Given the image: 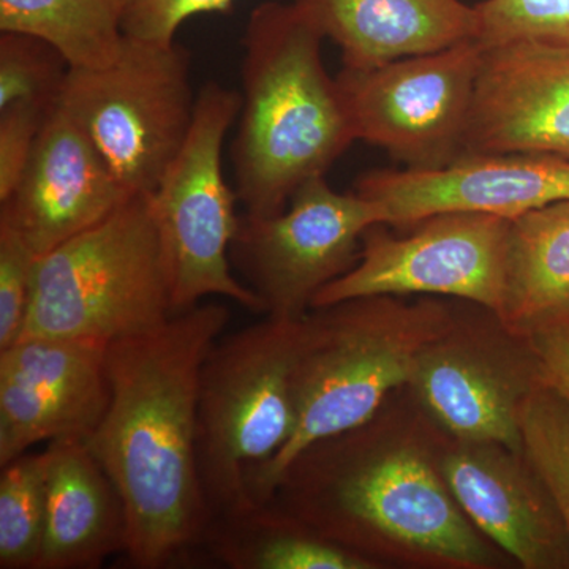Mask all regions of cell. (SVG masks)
<instances>
[{
    "instance_id": "cell-13",
    "label": "cell",
    "mask_w": 569,
    "mask_h": 569,
    "mask_svg": "<svg viewBox=\"0 0 569 569\" xmlns=\"http://www.w3.org/2000/svg\"><path fill=\"white\" fill-rule=\"evenodd\" d=\"M355 192L383 208L387 224L408 228L443 212L515 220L569 200V160L541 153H471L438 170H376Z\"/></svg>"
},
{
    "instance_id": "cell-12",
    "label": "cell",
    "mask_w": 569,
    "mask_h": 569,
    "mask_svg": "<svg viewBox=\"0 0 569 569\" xmlns=\"http://www.w3.org/2000/svg\"><path fill=\"white\" fill-rule=\"evenodd\" d=\"M107 348L32 336L0 350V467L43 441L91 437L110 406Z\"/></svg>"
},
{
    "instance_id": "cell-19",
    "label": "cell",
    "mask_w": 569,
    "mask_h": 569,
    "mask_svg": "<svg viewBox=\"0 0 569 569\" xmlns=\"http://www.w3.org/2000/svg\"><path fill=\"white\" fill-rule=\"evenodd\" d=\"M47 523L39 569H93L127 550V516L118 489L84 440L44 449Z\"/></svg>"
},
{
    "instance_id": "cell-30",
    "label": "cell",
    "mask_w": 569,
    "mask_h": 569,
    "mask_svg": "<svg viewBox=\"0 0 569 569\" xmlns=\"http://www.w3.org/2000/svg\"><path fill=\"white\" fill-rule=\"evenodd\" d=\"M539 381L569 403V329L550 326L531 335Z\"/></svg>"
},
{
    "instance_id": "cell-18",
    "label": "cell",
    "mask_w": 569,
    "mask_h": 569,
    "mask_svg": "<svg viewBox=\"0 0 569 569\" xmlns=\"http://www.w3.org/2000/svg\"><path fill=\"white\" fill-rule=\"evenodd\" d=\"M343 66L366 69L477 39L478 14L463 0H293Z\"/></svg>"
},
{
    "instance_id": "cell-20",
    "label": "cell",
    "mask_w": 569,
    "mask_h": 569,
    "mask_svg": "<svg viewBox=\"0 0 569 569\" xmlns=\"http://www.w3.org/2000/svg\"><path fill=\"white\" fill-rule=\"evenodd\" d=\"M569 317V200L511 220L501 325L531 336Z\"/></svg>"
},
{
    "instance_id": "cell-24",
    "label": "cell",
    "mask_w": 569,
    "mask_h": 569,
    "mask_svg": "<svg viewBox=\"0 0 569 569\" xmlns=\"http://www.w3.org/2000/svg\"><path fill=\"white\" fill-rule=\"evenodd\" d=\"M522 448L569 541V403L541 381L523 408Z\"/></svg>"
},
{
    "instance_id": "cell-22",
    "label": "cell",
    "mask_w": 569,
    "mask_h": 569,
    "mask_svg": "<svg viewBox=\"0 0 569 569\" xmlns=\"http://www.w3.org/2000/svg\"><path fill=\"white\" fill-rule=\"evenodd\" d=\"M0 31L39 37L81 69L110 66L123 40L114 0H0Z\"/></svg>"
},
{
    "instance_id": "cell-8",
    "label": "cell",
    "mask_w": 569,
    "mask_h": 569,
    "mask_svg": "<svg viewBox=\"0 0 569 569\" xmlns=\"http://www.w3.org/2000/svg\"><path fill=\"white\" fill-rule=\"evenodd\" d=\"M241 104V92L219 82L203 86L186 144L149 194L174 313L192 309L208 296H223L250 312L266 313L260 296L231 271L238 194L224 181L222 148Z\"/></svg>"
},
{
    "instance_id": "cell-31",
    "label": "cell",
    "mask_w": 569,
    "mask_h": 569,
    "mask_svg": "<svg viewBox=\"0 0 569 569\" xmlns=\"http://www.w3.org/2000/svg\"><path fill=\"white\" fill-rule=\"evenodd\" d=\"M114 2L118 3V7L121 9L122 13L123 6H126V0H114Z\"/></svg>"
},
{
    "instance_id": "cell-11",
    "label": "cell",
    "mask_w": 569,
    "mask_h": 569,
    "mask_svg": "<svg viewBox=\"0 0 569 569\" xmlns=\"http://www.w3.org/2000/svg\"><path fill=\"white\" fill-rule=\"evenodd\" d=\"M362 236L350 271L321 288L312 309L372 296H449L485 307L500 320L507 295L511 220L478 212H443L388 234Z\"/></svg>"
},
{
    "instance_id": "cell-14",
    "label": "cell",
    "mask_w": 569,
    "mask_h": 569,
    "mask_svg": "<svg viewBox=\"0 0 569 569\" xmlns=\"http://www.w3.org/2000/svg\"><path fill=\"white\" fill-rule=\"evenodd\" d=\"M130 198L91 138L58 102L20 182L0 203V223L41 257L103 222Z\"/></svg>"
},
{
    "instance_id": "cell-1",
    "label": "cell",
    "mask_w": 569,
    "mask_h": 569,
    "mask_svg": "<svg viewBox=\"0 0 569 569\" xmlns=\"http://www.w3.org/2000/svg\"><path fill=\"white\" fill-rule=\"evenodd\" d=\"M228 321L227 306L200 302L107 348L110 406L84 441L122 498L134 568H171L204 548L212 515L198 471L201 369Z\"/></svg>"
},
{
    "instance_id": "cell-27",
    "label": "cell",
    "mask_w": 569,
    "mask_h": 569,
    "mask_svg": "<svg viewBox=\"0 0 569 569\" xmlns=\"http://www.w3.org/2000/svg\"><path fill=\"white\" fill-rule=\"evenodd\" d=\"M39 258L20 233L0 223V350L22 335Z\"/></svg>"
},
{
    "instance_id": "cell-2",
    "label": "cell",
    "mask_w": 569,
    "mask_h": 569,
    "mask_svg": "<svg viewBox=\"0 0 569 569\" xmlns=\"http://www.w3.org/2000/svg\"><path fill=\"white\" fill-rule=\"evenodd\" d=\"M325 36L296 2L254 7L242 37V104L231 146L236 194L250 216H276L296 190L355 142Z\"/></svg>"
},
{
    "instance_id": "cell-21",
    "label": "cell",
    "mask_w": 569,
    "mask_h": 569,
    "mask_svg": "<svg viewBox=\"0 0 569 569\" xmlns=\"http://www.w3.org/2000/svg\"><path fill=\"white\" fill-rule=\"evenodd\" d=\"M271 503L212 520L204 548L231 569H370L372 561L318 531L293 529Z\"/></svg>"
},
{
    "instance_id": "cell-9",
    "label": "cell",
    "mask_w": 569,
    "mask_h": 569,
    "mask_svg": "<svg viewBox=\"0 0 569 569\" xmlns=\"http://www.w3.org/2000/svg\"><path fill=\"white\" fill-rule=\"evenodd\" d=\"M481 47L462 41L337 74L355 141L387 151L407 170L448 167L463 156Z\"/></svg>"
},
{
    "instance_id": "cell-25",
    "label": "cell",
    "mask_w": 569,
    "mask_h": 569,
    "mask_svg": "<svg viewBox=\"0 0 569 569\" xmlns=\"http://www.w3.org/2000/svg\"><path fill=\"white\" fill-rule=\"evenodd\" d=\"M70 66L48 41L28 33L0 36V110L32 103L51 110L61 96Z\"/></svg>"
},
{
    "instance_id": "cell-15",
    "label": "cell",
    "mask_w": 569,
    "mask_h": 569,
    "mask_svg": "<svg viewBox=\"0 0 569 569\" xmlns=\"http://www.w3.org/2000/svg\"><path fill=\"white\" fill-rule=\"evenodd\" d=\"M471 153H541L569 160V48H481L463 149V156Z\"/></svg>"
},
{
    "instance_id": "cell-6",
    "label": "cell",
    "mask_w": 569,
    "mask_h": 569,
    "mask_svg": "<svg viewBox=\"0 0 569 569\" xmlns=\"http://www.w3.org/2000/svg\"><path fill=\"white\" fill-rule=\"evenodd\" d=\"M302 320L264 321L220 337L201 369L198 471L212 520L253 507L246 473L284 447L296 425Z\"/></svg>"
},
{
    "instance_id": "cell-28",
    "label": "cell",
    "mask_w": 569,
    "mask_h": 569,
    "mask_svg": "<svg viewBox=\"0 0 569 569\" xmlns=\"http://www.w3.org/2000/svg\"><path fill=\"white\" fill-rule=\"evenodd\" d=\"M233 0H126L123 36L171 43L183 21L197 14L228 13Z\"/></svg>"
},
{
    "instance_id": "cell-7",
    "label": "cell",
    "mask_w": 569,
    "mask_h": 569,
    "mask_svg": "<svg viewBox=\"0 0 569 569\" xmlns=\"http://www.w3.org/2000/svg\"><path fill=\"white\" fill-rule=\"evenodd\" d=\"M59 104L91 138L130 194H151L192 129L197 96L181 44L123 36L100 69L70 67Z\"/></svg>"
},
{
    "instance_id": "cell-3",
    "label": "cell",
    "mask_w": 569,
    "mask_h": 569,
    "mask_svg": "<svg viewBox=\"0 0 569 569\" xmlns=\"http://www.w3.org/2000/svg\"><path fill=\"white\" fill-rule=\"evenodd\" d=\"M312 310L296 377L293 433L274 458L246 473L254 505L271 500L307 449L376 417L389 392L410 383L422 348L456 326L436 299L407 305L397 296H372Z\"/></svg>"
},
{
    "instance_id": "cell-23",
    "label": "cell",
    "mask_w": 569,
    "mask_h": 569,
    "mask_svg": "<svg viewBox=\"0 0 569 569\" xmlns=\"http://www.w3.org/2000/svg\"><path fill=\"white\" fill-rule=\"evenodd\" d=\"M47 523V460L26 452L0 473V568L39 569Z\"/></svg>"
},
{
    "instance_id": "cell-17",
    "label": "cell",
    "mask_w": 569,
    "mask_h": 569,
    "mask_svg": "<svg viewBox=\"0 0 569 569\" xmlns=\"http://www.w3.org/2000/svg\"><path fill=\"white\" fill-rule=\"evenodd\" d=\"M522 459L498 445L459 441L441 460L440 473L481 533L523 568H552L559 563V533Z\"/></svg>"
},
{
    "instance_id": "cell-32",
    "label": "cell",
    "mask_w": 569,
    "mask_h": 569,
    "mask_svg": "<svg viewBox=\"0 0 569 569\" xmlns=\"http://www.w3.org/2000/svg\"><path fill=\"white\" fill-rule=\"evenodd\" d=\"M560 326H565V328H568L569 329V317L567 318V320L563 321V323H561Z\"/></svg>"
},
{
    "instance_id": "cell-29",
    "label": "cell",
    "mask_w": 569,
    "mask_h": 569,
    "mask_svg": "<svg viewBox=\"0 0 569 569\" xmlns=\"http://www.w3.org/2000/svg\"><path fill=\"white\" fill-rule=\"evenodd\" d=\"M48 112L32 103H13L0 110V203L20 182Z\"/></svg>"
},
{
    "instance_id": "cell-26",
    "label": "cell",
    "mask_w": 569,
    "mask_h": 569,
    "mask_svg": "<svg viewBox=\"0 0 569 569\" xmlns=\"http://www.w3.org/2000/svg\"><path fill=\"white\" fill-rule=\"evenodd\" d=\"M477 43H541L569 48V0H481Z\"/></svg>"
},
{
    "instance_id": "cell-16",
    "label": "cell",
    "mask_w": 569,
    "mask_h": 569,
    "mask_svg": "<svg viewBox=\"0 0 569 569\" xmlns=\"http://www.w3.org/2000/svg\"><path fill=\"white\" fill-rule=\"evenodd\" d=\"M538 383L539 377L523 376L518 359L455 326L422 348L408 385L456 440L523 456V408Z\"/></svg>"
},
{
    "instance_id": "cell-10",
    "label": "cell",
    "mask_w": 569,
    "mask_h": 569,
    "mask_svg": "<svg viewBox=\"0 0 569 569\" xmlns=\"http://www.w3.org/2000/svg\"><path fill=\"white\" fill-rule=\"evenodd\" d=\"M387 224L383 208L358 192L340 193L317 176L276 216H239L231 264L264 302L266 316L302 320L318 291L358 261L362 236Z\"/></svg>"
},
{
    "instance_id": "cell-4",
    "label": "cell",
    "mask_w": 569,
    "mask_h": 569,
    "mask_svg": "<svg viewBox=\"0 0 569 569\" xmlns=\"http://www.w3.org/2000/svg\"><path fill=\"white\" fill-rule=\"evenodd\" d=\"M276 493L287 498L295 518L329 539L369 531L463 567L489 561L447 481L413 448L325 456L312 447L287 468Z\"/></svg>"
},
{
    "instance_id": "cell-5",
    "label": "cell",
    "mask_w": 569,
    "mask_h": 569,
    "mask_svg": "<svg viewBox=\"0 0 569 569\" xmlns=\"http://www.w3.org/2000/svg\"><path fill=\"white\" fill-rule=\"evenodd\" d=\"M173 316L151 197L134 194L103 222L41 254L20 339L66 337L110 346Z\"/></svg>"
}]
</instances>
